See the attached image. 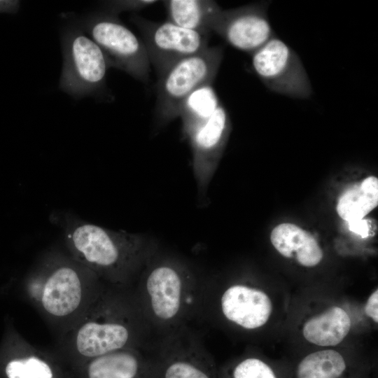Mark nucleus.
I'll return each instance as SVG.
<instances>
[{"instance_id":"obj_10","label":"nucleus","mask_w":378,"mask_h":378,"mask_svg":"<svg viewBox=\"0 0 378 378\" xmlns=\"http://www.w3.org/2000/svg\"><path fill=\"white\" fill-rule=\"evenodd\" d=\"M268 3L223 8L214 17L209 30L234 48L253 54L274 36L267 15Z\"/></svg>"},{"instance_id":"obj_9","label":"nucleus","mask_w":378,"mask_h":378,"mask_svg":"<svg viewBox=\"0 0 378 378\" xmlns=\"http://www.w3.org/2000/svg\"><path fill=\"white\" fill-rule=\"evenodd\" d=\"M130 20L141 34L150 64L158 78L178 61L208 47L209 34L183 28L167 20L151 22L136 15Z\"/></svg>"},{"instance_id":"obj_18","label":"nucleus","mask_w":378,"mask_h":378,"mask_svg":"<svg viewBox=\"0 0 378 378\" xmlns=\"http://www.w3.org/2000/svg\"><path fill=\"white\" fill-rule=\"evenodd\" d=\"M377 204L378 179L369 176L342 194L337 211L340 218L349 222L364 218Z\"/></svg>"},{"instance_id":"obj_13","label":"nucleus","mask_w":378,"mask_h":378,"mask_svg":"<svg viewBox=\"0 0 378 378\" xmlns=\"http://www.w3.org/2000/svg\"><path fill=\"white\" fill-rule=\"evenodd\" d=\"M273 246L284 257L294 258L304 267H314L322 260L323 253L316 239L292 223H281L272 231Z\"/></svg>"},{"instance_id":"obj_11","label":"nucleus","mask_w":378,"mask_h":378,"mask_svg":"<svg viewBox=\"0 0 378 378\" xmlns=\"http://www.w3.org/2000/svg\"><path fill=\"white\" fill-rule=\"evenodd\" d=\"M186 329L163 337L158 346L164 359L162 378H214L204 346Z\"/></svg>"},{"instance_id":"obj_19","label":"nucleus","mask_w":378,"mask_h":378,"mask_svg":"<svg viewBox=\"0 0 378 378\" xmlns=\"http://www.w3.org/2000/svg\"><path fill=\"white\" fill-rule=\"evenodd\" d=\"M220 104L213 83L203 85L191 92L183 102L178 114L184 133L188 136L206 122Z\"/></svg>"},{"instance_id":"obj_1","label":"nucleus","mask_w":378,"mask_h":378,"mask_svg":"<svg viewBox=\"0 0 378 378\" xmlns=\"http://www.w3.org/2000/svg\"><path fill=\"white\" fill-rule=\"evenodd\" d=\"M153 331L134 293L104 288L64 335V346L90 360L126 349H142Z\"/></svg>"},{"instance_id":"obj_5","label":"nucleus","mask_w":378,"mask_h":378,"mask_svg":"<svg viewBox=\"0 0 378 378\" xmlns=\"http://www.w3.org/2000/svg\"><path fill=\"white\" fill-rule=\"evenodd\" d=\"M223 57L220 46L178 61L158 78L155 113L158 120L167 122L178 116L188 96L199 87L213 83Z\"/></svg>"},{"instance_id":"obj_7","label":"nucleus","mask_w":378,"mask_h":378,"mask_svg":"<svg viewBox=\"0 0 378 378\" xmlns=\"http://www.w3.org/2000/svg\"><path fill=\"white\" fill-rule=\"evenodd\" d=\"M82 29L102 49L110 67L148 82L150 64L144 44L117 15L92 13L85 18Z\"/></svg>"},{"instance_id":"obj_14","label":"nucleus","mask_w":378,"mask_h":378,"mask_svg":"<svg viewBox=\"0 0 378 378\" xmlns=\"http://www.w3.org/2000/svg\"><path fill=\"white\" fill-rule=\"evenodd\" d=\"M141 352V349H126L90 359L87 378H146L150 363Z\"/></svg>"},{"instance_id":"obj_20","label":"nucleus","mask_w":378,"mask_h":378,"mask_svg":"<svg viewBox=\"0 0 378 378\" xmlns=\"http://www.w3.org/2000/svg\"><path fill=\"white\" fill-rule=\"evenodd\" d=\"M348 365L344 356L334 349L312 352L296 368V378H343Z\"/></svg>"},{"instance_id":"obj_6","label":"nucleus","mask_w":378,"mask_h":378,"mask_svg":"<svg viewBox=\"0 0 378 378\" xmlns=\"http://www.w3.org/2000/svg\"><path fill=\"white\" fill-rule=\"evenodd\" d=\"M62 48L59 88L76 99L103 91L110 66L102 49L82 27H72L64 32Z\"/></svg>"},{"instance_id":"obj_15","label":"nucleus","mask_w":378,"mask_h":378,"mask_svg":"<svg viewBox=\"0 0 378 378\" xmlns=\"http://www.w3.org/2000/svg\"><path fill=\"white\" fill-rule=\"evenodd\" d=\"M351 326L347 312L342 307H332L307 320L303 326L302 335L313 344L332 346L344 340Z\"/></svg>"},{"instance_id":"obj_26","label":"nucleus","mask_w":378,"mask_h":378,"mask_svg":"<svg viewBox=\"0 0 378 378\" xmlns=\"http://www.w3.org/2000/svg\"><path fill=\"white\" fill-rule=\"evenodd\" d=\"M20 2L15 0H0V13L16 14Z\"/></svg>"},{"instance_id":"obj_24","label":"nucleus","mask_w":378,"mask_h":378,"mask_svg":"<svg viewBox=\"0 0 378 378\" xmlns=\"http://www.w3.org/2000/svg\"><path fill=\"white\" fill-rule=\"evenodd\" d=\"M378 290L376 289L374 290L372 294L369 296L365 307V314L372 321L377 323H378Z\"/></svg>"},{"instance_id":"obj_3","label":"nucleus","mask_w":378,"mask_h":378,"mask_svg":"<svg viewBox=\"0 0 378 378\" xmlns=\"http://www.w3.org/2000/svg\"><path fill=\"white\" fill-rule=\"evenodd\" d=\"M63 227L70 256L111 286L127 288L146 259L144 240L68 217Z\"/></svg>"},{"instance_id":"obj_22","label":"nucleus","mask_w":378,"mask_h":378,"mask_svg":"<svg viewBox=\"0 0 378 378\" xmlns=\"http://www.w3.org/2000/svg\"><path fill=\"white\" fill-rule=\"evenodd\" d=\"M228 378H277L273 369L262 360L248 357L236 363Z\"/></svg>"},{"instance_id":"obj_23","label":"nucleus","mask_w":378,"mask_h":378,"mask_svg":"<svg viewBox=\"0 0 378 378\" xmlns=\"http://www.w3.org/2000/svg\"><path fill=\"white\" fill-rule=\"evenodd\" d=\"M155 0H118L105 2L107 13L118 15L123 11L139 10L156 4Z\"/></svg>"},{"instance_id":"obj_12","label":"nucleus","mask_w":378,"mask_h":378,"mask_svg":"<svg viewBox=\"0 0 378 378\" xmlns=\"http://www.w3.org/2000/svg\"><path fill=\"white\" fill-rule=\"evenodd\" d=\"M219 309L228 322L244 330H255L265 325L272 312L266 293L245 284H233L223 290Z\"/></svg>"},{"instance_id":"obj_2","label":"nucleus","mask_w":378,"mask_h":378,"mask_svg":"<svg viewBox=\"0 0 378 378\" xmlns=\"http://www.w3.org/2000/svg\"><path fill=\"white\" fill-rule=\"evenodd\" d=\"M102 282L71 256L55 255L30 274L26 290L45 318L64 334L104 290Z\"/></svg>"},{"instance_id":"obj_25","label":"nucleus","mask_w":378,"mask_h":378,"mask_svg":"<svg viewBox=\"0 0 378 378\" xmlns=\"http://www.w3.org/2000/svg\"><path fill=\"white\" fill-rule=\"evenodd\" d=\"M348 226L349 230L360 235L363 238H365L369 235L370 226L368 220L362 218L360 220L349 221Z\"/></svg>"},{"instance_id":"obj_16","label":"nucleus","mask_w":378,"mask_h":378,"mask_svg":"<svg viewBox=\"0 0 378 378\" xmlns=\"http://www.w3.org/2000/svg\"><path fill=\"white\" fill-rule=\"evenodd\" d=\"M230 122L229 114L220 103L210 118L188 136L197 164H207L218 155L225 139Z\"/></svg>"},{"instance_id":"obj_4","label":"nucleus","mask_w":378,"mask_h":378,"mask_svg":"<svg viewBox=\"0 0 378 378\" xmlns=\"http://www.w3.org/2000/svg\"><path fill=\"white\" fill-rule=\"evenodd\" d=\"M134 293L153 331L165 337L185 327L199 308L202 289L186 269L165 261L146 272Z\"/></svg>"},{"instance_id":"obj_17","label":"nucleus","mask_w":378,"mask_h":378,"mask_svg":"<svg viewBox=\"0 0 378 378\" xmlns=\"http://www.w3.org/2000/svg\"><path fill=\"white\" fill-rule=\"evenodd\" d=\"M164 4L167 21L188 29L209 34V24L222 9L215 1L168 0Z\"/></svg>"},{"instance_id":"obj_8","label":"nucleus","mask_w":378,"mask_h":378,"mask_svg":"<svg viewBox=\"0 0 378 378\" xmlns=\"http://www.w3.org/2000/svg\"><path fill=\"white\" fill-rule=\"evenodd\" d=\"M253 69L271 91L295 99H308L312 88L296 52L274 36L252 54Z\"/></svg>"},{"instance_id":"obj_21","label":"nucleus","mask_w":378,"mask_h":378,"mask_svg":"<svg viewBox=\"0 0 378 378\" xmlns=\"http://www.w3.org/2000/svg\"><path fill=\"white\" fill-rule=\"evenodd\" d=\"M34 347L31 346L28 354L7 363L6 374L8 378H55L49 363Z\"/></svg>"}]
</instances>
